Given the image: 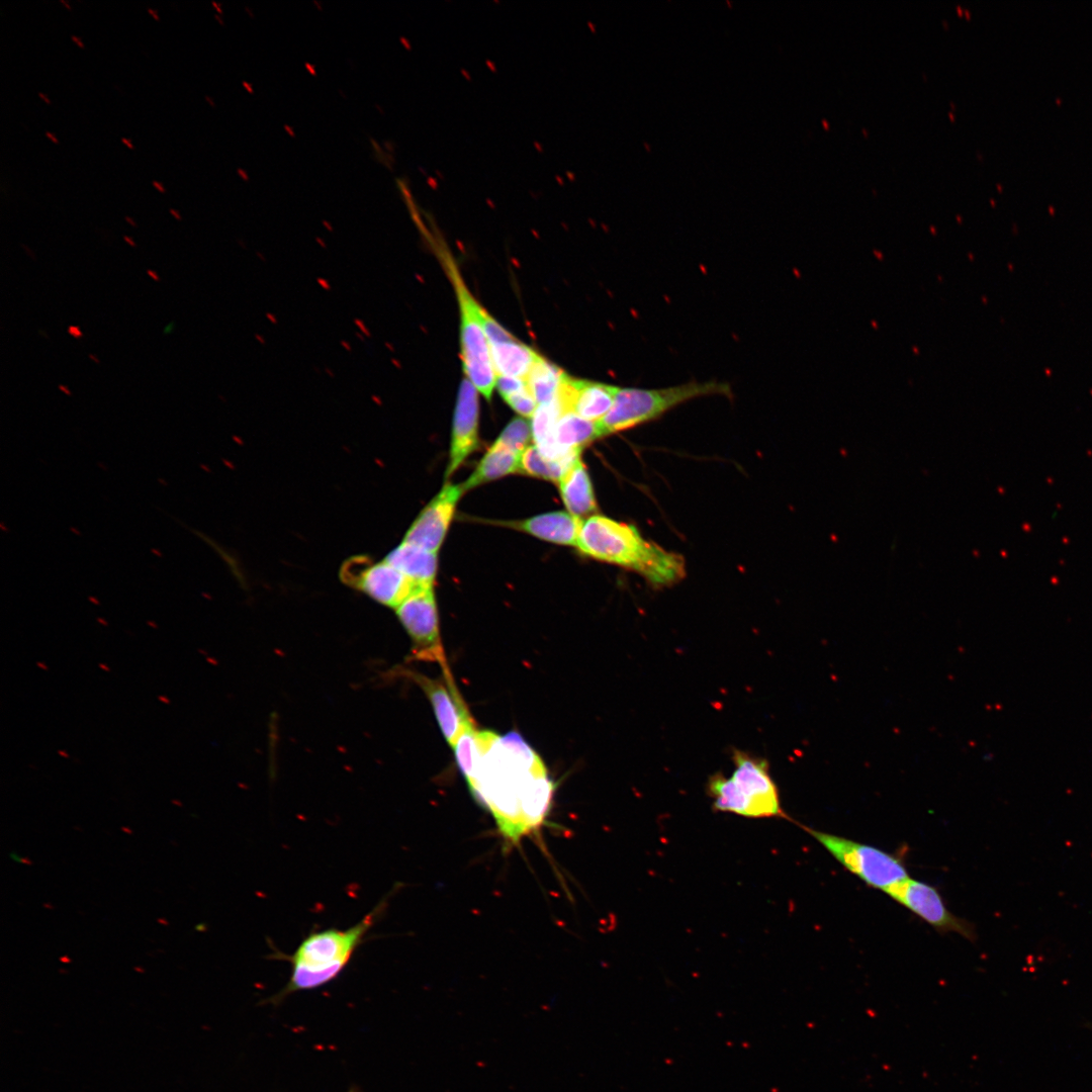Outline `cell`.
<instances>
[{
    "label": "cell",
    "mask_w": 1092,
    "mask_h": 1092,
    "mask_svg": "<svg viewBox=\"0 0 1092 1092\" xmlns=\"http://www.w3.org/2000/svg\"><path fill=\"white\" fill-rule=\"evenodd\" d=\"M465 779L509 848L539 832L550 810L553 784L539 755L520 735L476 730L472 768Z\"/></svg>",
    "instance_id": "obj_1"
},
{
    "label": "cell",
    "mask_w": 1092,
    "mask_h": 1092,
    "mask_svg": "<svg viewBox=\"0 0 1092 1092\" xmlns=\"http://www.w3.org/2000/svg\"><path fill=\"white\" fill-rule=\"evenodd\" d=\"M576 547L583 555L639 573L655 588L677 583L686 575L679 554L645 540L634 526L602 515L582 521Z\"/></svg>",
    "instance_id": "obj_2"
},
{
    "label": "cell",
    "mask_w": 1092,
    "mask_h": 1092,
    "mask_svg": "<svg viewBox=\"0 0 1092 1092\" xmlns=\"http://www.w3.org/2000/svg\"><path fill=\"white\" fill-rule=\"evenodd\" d=\"M386 907L387 897H384L353 926L329 928L307 935L288 957L291 965L288 982L267 1002L278 1005L289 995L317 989L338 978Z\"/></svg>",
    "instance_id": "obj_3"
},
{
    "label": "cell",
    "mask_w": 1092,
    "mask_h": 1092,
    "mask_svg": "<svg viewBox=\"0 0 1092 1092\" xmlns=\"http://www.w3.org/2000/svg\"><path fill=\"white\" fill-rule=\"evenodd\" d=\"M730 777L717 772L709 778L707 793L718 812L746 818H785L778 787L769 774L768 761L741 750L732 754Z\"/></svg>",
    "instance_id": "obj_4"
},
{
    "label": "cell",
    "mask_w": 1092,
    "mask_h": 1092,
    "mask_svg": "<svg viewBox=\"0 0 1092 1092\" xmlns=\"http://www.w3.org/2000/svg\"><path fill=\"white\" fill-rule=\"evenodd\" d=\"M727 382L691 381L665 388L619 387L609 413L599 421L604 436L653 421L669 410L694 398L709 395L731 396Z\"/></svg>",
    "instance_id": "obj_5"
},
{
    "label": "cell",
    "mask_w": 1092,
    "mask_h": 1092,
    "mask_svg": "<svg viewBox=\"0 0 1092 1092\" xmlns=\"http://www.w3.org/2000/svg\"><path fill=\"white\" fill-rule=\"evenodd\" d=\"M437 251L454 287L460 310V347L463 370L467 379L486 399L495 387L496 372L490 347L483 329V307L468 290L451 253L438 244Z\"/></svg>",
    "instance_id": "obj_6"
},
{
    "label": "cell",
    "mask_w": 1092,
    "mask_h": 1092,
    "mask_svg": "<svg viewBox=\"0 0 1092 1092\" xmlns=\"http://www.w3.org/2000/svg\"><path fill=\"white\" fill-rule=\"evenodd\" d=\"M843 868L868 886L887 893L909 878L904 856L852 839L802 826Z\"/></svg>",
    "instance_id": "obj_7"
},
{
    "label": "cell",
    "mask_w": 1092,
    "mask_h": 1092,
    "mask_svg": "<svg viewBox=\"0 0 1092 1092\" xmlns=\"http://www.w3.org/2000/svg\"><path fill=\"white\" fill-rule=\"evenodd\" d=\"M395 612L413 640V658L437 662L443 671L449 669L440 638L433 584L417 585Z\"/></svg>",
    "instance_id": "obj_8"
},
{
    "label": "cell",
    "mask_w": 1092,
    "mask_h": 1092,
    "mask_svg": "<svg viewBox=\"0 0 1092 1092\" xmlns=\"http://www.w3.org/2000/svg\"><path fill=\"white\" fill-rule=\"evenodd\" d=\"M340 575L342 580L350 586L394 609L417 586L385 559L381 562H372L365 557L350 558L343 564Z\"/></svg>",
    "instance_id": "obj_9"
},
{
    "label": "cell",
    "mask_w": 1092,
    "mask_h": 1092,
    "mask_svg": "<svg viewBox=\"0 0 1092 1092\" xmlns=\"http://www.w3.org/2000/svg\"><path fill=\"white\" fill-rule=\"evenodd\" d=\"M887 894L940 932L975 937L972 925L950 912L938 890L925 882L908 878Z\"/></svg>",
    "instance_id": "obj_10"
},
{
    "label": "cell",
    "mask_w": 1092,
    "mask_h": 1092,
    "mask_svg": "<svg viewBox=\"0 0 1092 1092\" xmlns=\"http://www.w3.org/2000/svg\"><path fill=\"white\" fill-rule=\"evenodd\" d=\"M413 679L429 698L439 726L447 742L453 747L460 735L474 722L463 702L450 670L444 672V679H433L413 670H401Z\"/></svg>",
    "instance_id": "obj_11"
},
{
    "label": "cell",
    "mask_w": 1092,
    "mask_h": 1092,
    "mask_svg": "<svg viewBox=\"0 0 1092 1092\" xmlns=\"http://www.w3.org/2000/svg\"><path fill=\"white\" fill-rule=\"evenodd\" d=\"M463 492L461 484H445L413 522L403 541L437 553Z\"/></svg>",
    "instance_id": "obj_12"
},
{
    "label": "cell",
    "mask_w": 1092,
    "mask_h": 1092,
    "mask_svg": "<svg viewBox=\"0 0 1092 1092\" xmlns=\"http://www.w3.org/2000/svg\"><path fill=\"white\" fill-rule=\"evenodd\" d=\"M478 395L474 385L465 378L459 387L453 419L449 463L445 476L449 478L478 447Z\"/></svg>",
    "instance_id": "obj_13"
},
{
    "label": "cell",
    "mask_w": 1092,
    "mask_h": 1092,
    "mask_svg": "<svg viewBox=\"0 0 1092 1092\" xmlns=\"http://www.w3.org/2000/svg\"><path fill=\"white\" fill-rule=\"evenodd\" d=\"M618 386L575 379L565 374L557 398L564 413H573L585 420L599 422L611 410Z\"/></svg>",
    "instance_id": "obj_14"
},
{
    "label": "cell",
    "mask_w": 1092,
    "mask_h": 1092,
    "mask_svg": "<svg viewBox=\"0 0 1092 1092\" xmlns=\"http://www.w3.org/2000/svg\"><path fill=\"white\" fill-rule=\"evenodd\" d=\"M582 521L568 512H551L508 525L544 541L576 546Z\"/></svg>",
    "instance_id": "obj_15"
},
{
    "label": "cell",
    "mask_w": 1092,
    "mask_h": 1092,
    "mask_svg": "<svg viewBox=\"0 0 1092 1092\" xmlns=\"http://www.w3.org/2000/svg\"><path fill=\"white\" fill-rule=\"evenodd\" d=\"M558 485L568 513L581 519L597 512L592 481L580 457L566 470Z\"/></svg>",
    "instance_id": "obj_16"
},
{
    "label": "cell",
    "mask_w": 1092,
    "mask_h": 1092,
    "mask_svg": "<svg viewBox=\"0 0 1092 1092\" xmlns=\"http://www.w3.org/2000/svg\"><path fill=\"white\" fill-rule=\"evenodd\" d=\"M385 560L417 585L434 584L437 573V553L402 541Z\"/></svg>",
    "instance_id": "obj_17"
},
{
    "label": "cell",
    "mask_w": 1092,
    "mask_h": 1092,
    "mask_svg": "<svg viewBox=\"0 0 1092 1092\" xmlns=\"http://www.w3.org/2000/svg\"><path fill=\"white\" fill-rule=\"evenodd\" d=\"M521 454L495 441L481 458L472 474L461 484L464 492L483 483L519 472Z\"/></svg>",
    "instance_id": "obj_18"
},
{
    "label": "cell",
    "mask_w": 1092,
    "mask_h": 1092,
    "mask_svg": "<svg viewBox=\"0 0 1092 1092\" xmlns=\"http://www.w3.org/2000/svg\"><path fill=\"white\" fill-rule=\"evenodd\" d=\"M496 375L526 379L534 364L541 357L536 351L518 339L489 344Z\"/></svg>",
    "instance_id": "obj_19"
},
{
    "label": "cell",
    "mask_w": 1092,
    "mask_h": 1092,
    "mask_svg": "<svg viewBox=\"0 0 1092 1092\" xmlns=\"http://www.w3.org/2000/svg\"><path fill=\"white\" fill-rule=\"evenodd\" d=\"M604 437L599 422L585 420L573 413H564L557 421L553 439L564 450L581 451L582 447Z\"/></svg>",
    "instance_id": "obj_20"
},
{
    "label": "cell",
    "mask_w": 1092,
    "mask_h": 1092,
    "mask_svg": "<svg viewBox=\"0 0 1092 1092\" xmlns=\"http://www.w3.org/2000/svg\"><path fill=\"white\" fill-rule=\"evenodd\" d=\"M565 374L542 356L538 359L526 378L538 404L549 402L556 397Z\"/></svg>",
    "instance_id": "obj_21"
},
{
    "label": "cell",
    "mask_w": 1092,
    "mask_h": 1092,
    "mask_svg": "<svg viewBox=\"0 0 1092 1092\" xmlns=\"http://www.w3.org/2000/svg\"><path fill=\"white\" fill-rule=\"evenodd\" d=\"M575 460L567 461L548 458L533 444L528 446L521 454L519 473L558 483Z\"/></svg>",
    "instance_id": "obj_22"
},
{
    "label": "cell",
    "mask_w": 1092,
    "mask_h": 1092,
    "mask_svg": "<svg viewBox=\"0 0 1092 1092\" xmlns=\"http://www.w3.org/2000/svg\"><path fill=\"white\" fill-rule=\"evenodd\" d=\"M531 437V425L522 418H515L507 425L495 441L515 452L522 453L530 446Z\"/></svg>",
    "instance_id": "obj_23"
},
{
    "label": "cell",
    "mask_w": 1092,
    "mask_h": 1092,
    "mask_svg": "<svg viewBox=\"0 0 1092 1092\" xmlns=\"http://www.w3.org/2000/svg\"><path fill=\"white\" fill-rule=\"evenodd\" d=\"M505 401L522 417L532 418L538 407V402L529 389L526 388L508 396Z\"/></svg>",
    "instance_id": "obj_24"
},
{
    "label": "cell",
    "mask_w": 1092,
    "mask_h": 1092,
    "mask_svg": "<svg viewBox=\"0 0 1092 1092\" xmlns=\"http://www.w3.org/2000/svg\"><path fill=\"white\" fill-rule=\"evenodd\" d=\"M528 383L526 379L510 377L504 375H496L495 387L499 394L505 399L506 397L526 388Z\"/></svg>",
    "instance_id": "obj_25"
},
{
    "label": "cell",
    "mask_w": 1092,
    "mask_h": 1092,
    "mask_svg": "<svg viewBox=\"0 0 1092 1092\" xmlns=\"http://www.w3.org/2000/svg\"><path fill=\"white\" fill-rule=\"evenodd\" d=\"M67 332H68L69 335H71L75 339H80V338L83 337V333L81 332V330H80V328L78 326H74V325L69 326Z\"/></svg>",
    "instance_id": "obj_26"
},
{
    "label": "cell",
    "mask_w": 1092,
    "mask_h": 1092,
    "mask_svg": "<svg viewBox=\"0 0 1092 1092\" xmlns=\"http://www.w3.org/2000/svg\"><path fill=\"white\" fill-rule=\"evenodd\" d=\"M147 274H148V275H149V276H150V277H151L152 279H154L155 281H160V277H159V275H158V274L156 273V271H154V270H151V269H148V270H147Z\"/></svg>",
    "instance_id": "obj_27"
},
{
    "label": "cell",
    "mask_w": 1092,
    "mask_h": 1092,
    "mask_svg": "<svg viewBox=\"0 0 1092 1092\" xmlns=\"http://www.w3.org/2000/svg\"><path fill=\"white\" fill-rule=\"evenodd\" d=\"M152 184L157 190H159L162 193H165L166 190H165L164 186L161 183H159L156 180H153Z\"/></svg>",
    "instance_id": "obj_28"
},
{
    "label": "cell",
    "mask_w": 1092,
    "mask_h": 1092,
    "mask_svg": "<svg viewBox=\"0 0 1092 1092\" xmlns=\"http://www.w3.org/2000/svg\"><path fill=\"white\" fill-rule=\"evenodd\" d=\"M71 38H72V40H73L74 42H76V43H77V44H78V46H79V47H80L81 49H84V44H83L82 40H81V39H80L79 37H77L76 35H73V34H72V35H71Z\"/></svg>",
    "instance_id": "obj_29"
},
{
    "label": "cell",
    "mask_w": 1092,
    "mask_h": 1092,
    "mask_svg": "<svg viewBox=\"0 0 1092 1092\" xmlns=\"http://www.w3.org/2000/svg\"><path fill=\"white\" fill-rule=\"evenodd\" d=\"M173 328H174V323H173V322H171V323H170V324H168V325H167V327H166V328L164 329V334H165V335H168V334L172 333V331H173Z\"/></svg>",
    "instance_id": "obj_30"
},
{
    "label": "cell",
    "mask_w": 1092,
    "mask_h": 1092,
    "mask_svg": "<svg viewBox=\"0 0 1092 1092\" xmlns=\"http://www.w3.org/2000/svg\"><path fill=\"white\" fill-rule=\"evenodd\" d=\"M169 210H170V213H171V214H172V215H173V216H174V217H175V218H176L177 220H181V215H180V213L178 212V210H176V209H173V208H170Z\"/></svg>",
    "instance_id": "obj_31"
},
{
    "label": "cell",
    "mask_w": 1092,
    "mask_h": 1092,
    "mask_svg": "<svg viewBox=\"0 0 1092 1092\" xmlns=\"http://www.w3.org/2000/svg\"><path fill=\"white\" fill-rule=\"evenodd\" d=\"M123 240H124V241H125V242H126V243H127V244H128L129 246H131V247H136V244L134 243V241H133V240H132V239H131L130 237H128V236H124V237H123Z\"/></svg>",
    "instance_id": "obj_32"
},
{
    "label": "cell",
    "mask_w": 1092,
    "mask_h": 1092,
    "mask_svg": "<svg viewBox=\"0 0 1092 1092\" xmlns=\"http://www.w3.org/2000/svg\"><path fill=\"white\" fill-rule=\"evenodd\" d=\"M9 856H10V857H11V858H12L13 860H16V861H22V862H24V859H23V858H20V856H19L18 854L14 853V852H10V853H9Z\"/></svg>",
    "instance_id": "obj_33"
},
{
    "label": "cell",
    "mask_w": 1092,
    "mask_h": 1092,
    "mask_svg": "<svg viewBox=\"0 0 1092 1092\" xmlns=\"http://www.w3.org/2000/svg\"><path fill=\"white\" fill-rule=\"evenodd\" d=\"M58 387H59V389H60L61 391H63V392H64V393H66L67 395H71V391H70V390L68 389V387H67V386H65V385H63V384H59V385H58Z\"/></svg>",
    "instance_id": "obj_34"
},
{
    "label": "cell",
    "mask_w": 1092,
    "mask_h": 1092,
    "mask_svg": "<svg viewBox=\"0 0 1092 1092\" xmlns=\"http://www.w3.org/2000/svg\"><path fill=\"white\" fill-rule=\"evenodd\" d=\"M46 135H47V136H48V138H49V139H50V140H51V141H52L53 143H55V144H58V143H59V142H58V140H57V138H56V136H55V135H54V134H53L52 132H50V131H48V130H47V131H46Z\"/></svg>",
    "instance_id": "obj_35"
},
{
    "label": "cell",
    "mask_w": 1092,
    "mask_h": 1092,
    "mask_svg": "<svg viewBox=\"0 0 1092 1092\" xmlns=\"http://www.w3.org/2000/svg\"><path fill=\"white\" fill-rule=\"evenodd\" d=\"M148 12H149V13H150V14H151V15H152V16H153V17H154V18H155L156 20H159V16H158V14H157V11H156V10H154L153 8H150V7H148Z\"/></svg>",
    "instance_id": "obj_36"
},
{
    "label": "cell",
    "mask_w": 1092,
    "mask_h": 1092,
    "mask_svg": "<svg viewBox=\"0 0 1092 1092\" xmlns=\"http://www.w3.org/2000/svg\"><path fill=\"white\" fill-rule=\"evenodd\" d=\"M37 94H38V96H39V97H40V98H41V99H42V100H43V101H44L46 103H48V104H50V103H51V100H50V99H49V98L47 97V95H44V94H43V93H41V92H38Z\"/></svg>",
    "instance_id": "obj_37"
},
{
    "label": "cell",
    "mask_w": 1092,
    "mask_h": 1092,
    "mask_svg": "<svg viewBox=\"0 0 1092 1092\" xmlns=\"http://www.w3.org/2000/svg\"><path fill=\"white\" fill-rule=\"evenodd\" d=\"M121 142H122L123 144H125V145H126V147H128L129 149H133V146L131 145L130 141H128L127 139H125V138H121Z\"/></svg>",
    "instance_id": "obj_38"
},
{
    "label": "cell",
    "mask_w": 1092,
    "mask_h": 1092,
    "mask_svg": "<svg viewBox=\"0 0 1092 1092\" xmlns=\"http://www.w3.org/2000/svg\"><path fill=\"white\" fill-rule=\"evenodd\" d=\"M21 247H22V248H23L24 250H26V253H27V254H28V255H29V256H30V257H31V258H32L33 260H35V256H34V254H33L32 252H30V250H29V249H28V248H27V247H26L25 245H21Z\"/></svg>",
    "instance_id": "obj_39"
},
{
    "label": "cell",
    "mask_w": 1092,
    "mask_h": 1092,
    "mask_svg": "<svg viewBox=\"0 0 1092 1092\" xmlns=\"http://www.w3.org/2000/svg\"><path fill=\"white\" fill-rule=\"evenodd\" d=\"M124 218L128 223H130L131 226H133V228L136 226L135 222L131 219V217L125 216Z\"/></svg>",
    "instance_id": "obj_40"
},
{
    "label": "cell",
    "mask_w": 1092,
    "mask_h": 1092,
    "mask_svg": "<svg viewBox=\"0 0 1092 1092\" xmlns=\"http://www.w3.org/2000/svg\"><path fill=\"white\" fill-rule=\"evenodd\" d=\"M88 356H89V358H90V359H92V360H93V361H94L95 363H97V364H99V363H100L99 359H98V358H97V357H96L95 355H93V354H89Z\"/></svg>",
    "instance_id": "obj_41"
},
{
    "label": "cell",
    "mask_w": 1092,
    "mask_h": 1092,
    "mask_svg": "<svg viewBox=\"0 0 1092 1092\" xmlns=\"http://www.w3.org/2000/svg\"><path fill=\"white\" fill-rule=\"evenodd\" d=\"M159 700H160L161 702H164L165 704H169V703H170V700H169V699H167V698H166V697H164V696H159Z\"/></svg>",
    "instance_id": "obj_42"
},
{
    "label": "cell",
    "mask_w": 1092,
    "mask_h": 1092,
    "mask_svg": "<svg viewBox=\"0 0 1092 1092\" xmlns=\"http://www.w3.org/2000/svg\"><path fill=\"white\" fill-rule=\"evenodd\" d=\"M99 667H101L103 670H106V671L110 670L109 667L106 664H103V663H100Z\"/></svg>",
    "instance_id": "obj_43"
},
{
    "label": "cell",
    "mask_w": 1092,
    "mask_h": 1092,
    "mask_svg": "<svg viewBox=\"0 0 1092 1092\" xmlns=\"http://www.w3.org/2000/svg\"><path fill=\"white\" fill-rule=\"evenodd\" d=\"M60 1H61V3H63V4H64V5H65V6H66V7L68 8V9H69V10H71V7H70V5L68 4V2H67V1H65V0H60Z\"/></svg>",
    "instance_id": "obj_44"
},
{
    "label": "cell",
    "mask_w": 1092,
    "mask_h": 1092,
    "mask_svg": "<svg viewBox=\"0 0 1092 1092\" xmlns=\"http://www.w3.org/2000/svg\"><path fill=\"white\" fill-rule=\"evenodd\" d=\"M59 754H60V755H62V756H64V757H68V756H69V755H68V753H66V751H62V750H60V751H59Z\"/></svg>",
    "instance_id": "obj_45"
},
{
    "label": "cell",
    "mask_w": 1092,
    "mask_h": 1092,
    "mask_svg": "<svg viewBox=\"0 0 1092 1092\" xmlns=\"http://www.w3.org/2000/svg\"><path fill=\"white\" fill-rule=\"evenodd\" d=\"M37 665L43 669H48V666L43 665L41 662H38Z\"/></svg>",
    "instance_id": "obj_46"
}]
</instances>
